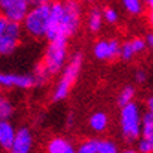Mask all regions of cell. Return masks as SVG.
Masks as SVG:
<instances>
[{"label": "cell", "instance_id": "obj_1", "mask_svg": "<svg viewBox=\"0 0 153 153\" xmlns=\"http://www.w3.org/2000/svg\"><path fill=\"white\" fill-rule=\"evenodd\" d=\"M83 21L80 0H51V19L45 39H70L79 33Z\"/></svg>", "mask_w": 153, "mask_h": 153}, {"label": "cell", "instance_id": "obj_2", "mask_svg": "<svg viewBox=\"0 0 153 153\" xmlns=\"http://www.w3.org/2000/svg\"><path fill=\"white\" fill-rule=\"evenodd\" d=\"M69 39H52L48 41L44 56L37 65L34 77L37 80V86L59 74L65 68L69 59Z\"/></svg>", "mask_w": 153, "mask_h": 153}, {"label": "cell", "instance_id": "obj_3", "mask_svg": "<svg viewBox=\"0 0 153 153\" xmlns=\"http://www.w3.org/2000/svg\"><path fill=\"white\" fill-rule=\"evenodd\" d=\"M142 118H143V110L136 101H131L120 107L118 131L121 139L124 140L125 145L128 146L136 145L142 131Z\"/></svg>", "mask_w": 153, "mask_h": 153}, {"label": "cell", "instance_id": "obj_4", "mask_svg": "<svg viewBox=\"0 0 153 153\" xmlns=\"http://www.w3.org/2000/svg\"><path fill=\"white\" fill-rule=\"evenodd\" d=\"M83 62H84V56L82 52H74V53H72L69 56L65 68L59 73L60 74L59 80L55 84L53 91H52V100L55 102L63 101L65 98H68L72 87L79 79L82 68H83Z\"/></svg>", "mask_w": 153, "mask_h": 153}, {"label": "cell", "instance_id": "obj_5", "mask_svg": "<svg viewBox=\"0 0 153 153\" xmlns=\"http://www.w3.org/2000/svg\"><path fill=\"white\" fill-rule=\"evenodd\" d=\"M49 19H51V1L31 6L24 20L21 21L23 31L28 37L42 39L47 37Z\"/></svg>", "mask_w": 153, "mask_h": 153}, {"label": "cell", "instance_id": "obj_6", "mask_svg": "<svg viewBox=\"0 0 153 153\" xmlns=\"http://www.w3.org/2000/svg\"><path fill=\"white\" fill-rule=\"evenodd\" d=\"M23 33L21 24L10 21L0 14V56L11 55L19 48Z\"/></svg>", "mask_w": 153, "mask_h": 153}, {"label": "cell", "instance_id": "obj_7", "mask_svg": "<svg viewBox=\"0 0 153 153\" xmlns=\"http://www.w3.org/2000/svg\"><path fill=\"white\" fill-rule=\"evenodd\" d=\"M76 152L79 153H118L120 152V146L115 140L110 139V138H102V136H93V138H87V139L82 140Z\"/></svg>", "mask_w": 153, "mask_h": 153}, {"label": "cell", "instance_id": "obj_8", "mask_svg": "<svg viewBox=\"0 0 153 153\" xmlns=\"http://www.w3.org/2000/svg\"><path fill=\"white\" fill-rule=\"evenodd\" d=\"M121 42L115 38H104L94 42L93 55L97 60L101 62H111V60L120 58Z\"/></svg>", "mask_w": 153, "mask_h": 153}, {"label": "cell", "instance_id": "obj_9", "mask_svg": "<svg viewBox=\"0 0 153 153\" xmlns=\"http://www.w3.org/2000/svg\"><path fill=\"white\" fill-rule=\"evenodd\" d=\"M30 7L31 4L27 0H1L0 1V14L10 21L21 24Z\"/></svg>", "mask_w": 153, "mask_h": 153}, {"label": "cell", "instance_id": "obj_10", "mask_svg": "<svg viewBox=\"0 0 153 153\" xmlns=\"http://www.w3.org/2000/svg\"><path fill=\"white\" fill-rule=\"evenodd\" d=\"M37 86L34 74L0 73V88H20L28 90Z\"/></svg>", "mask_w": 153, "mask_h": 153}, {"label": "cell", "instance_id": "obj_11", "mask_svg": "<svg viewBox=\"0 0 153 153\" xmlns=\"http://www.w3.org/2000/svg\"><path fill=\"white\" fill-rule=\"evenodd\" d=\"M135 146L139 153H153V117L148 111H143L142 131Z\"/></svg>", "mask_w": 153, "mask_h": 153}, {"label": "cell", "instance_id": "obj_12", "mask_svg": "<svg viewBox=\"0 0 153 153\" xmlns=\"http://www.w3.org/2000/svg\"><path fill=\"white\" fill-rule=\"evenodd\" d=\"M146 44L145 39L140 37H134L131 39H126L121 44L120 48V58L124 62H131L132 59H135L136 56L142 55L146 51Z\"/></svg>", "mask_w": 153, "mask_h": 153}, {"label": "cell", "instance_id": "obj_13", "mask_svg": "<svg viewBox=\"0 0 153 153\" xmlns=\"http://www.w3.org/2000/svg\"><path fill=\"white\" fill-rule=\"evenodd\" d=\"M34 148V135L30 128L23 126L16 131L13 145L10 148L11 153H30Z\"/></svg>", "mask_w": 153, "mask_h": 153}, {"label": "cell", "instance_id": "obj_14", "mask_svg": "<svg viewBox=\"0 0 153 153\" xmlns=\"http://www.w3.org/2000/svg\"><path fill=\"white\" fill-rule=\"evenodd\" d=\"M88 129L96 135H101L107 132L110 126V117L105 111H94L91 115L88 117L87 121Z\"/></svg>", "mask_w": 153, "mask_h": 153}, {"label": "cell", "instance_id": "obj_15", "mask_svg": "<svg viewBox=\"0 0 153 153\" xmlns=\"http://www.w3.org/2000/svg\"><path fill=\"white\" fill-rule=\"evenodd\" d=\"M48 153H74L76 152V146L72 140L63 136H53L48 140L47 149Z\"/></svg>", "mask_w": 153, "mask_h": 153}, {"label": "cell", "instance_id": "obj_16", "mask_svg": "<svg viewBox=\"0 0 153 153\" xmlns=\"http://www.w3.org/2000/svg\"><path fill=\"white\" fill-rule=\"evenodd\" d=\"M16 128L9 120H0V149L9 150L16 136Z\"/></svg>", "mask_w": 153, "mask_h": 153}, {"label": "cell", "instance_id": "obj_17", "mask_svg": "<svg viewBox=\"0 0 153 153\" xmlns=\"http://www.w3.org/2000/svg\"><path fill=\"white\" fill-rule=\"evenodd\" d=\"M86 25L87 30L91 34H98L102 30L104 25V17H102V10L98 7H93L90 9L87 14V19H86Z\"/></svg>", "mask_w": 153, "mask_h": 153}, {"label": "cell", "instance_id": "obj_18", "mask_svg": "<svg viewBox=\"0 0 153 153\" xmlns=\"http://www.w3.org/2000/svg\"><path fill=\"white\" fill-rule=\"evenodd\" d=\"M121 6L125 13L132 17H140L146 11L145 0H121Z\"/></svg>", "mask_w": 153, "mask_h": 153}, {"label": "cell", "instance_id": "obj_19", "mask_svg": "<svg viewBox=\"0 0 153 153\" xmlns=\"http://www.w3.org/2000/svg\"><path fill=\"white\" fill-rule=\"evenodd\" d=\"M135 97H136V88H135V86L126 84L117 94V105L122 107L131 101H135Z\"/></svg>", "mask_w": 153, "mask_h": 153}, {"label": "cell", "instance_id": "obj_20", "mask_svg": "<svg viewBox=\"0 0 153 153\" xmlns=\"http://www.w3.org/2000/svg\"><path fill=\"white\" fill-rule=\"evenodd\" d=\"M13 112H14V107L11 104V101L6 96L0 94V120H10Z\"/></svg>", "mask_w": 153, "mask_h": 153}, {"label": "cell", "instance_id": "obj_21", "mask_svg": "<svg viewBox=\"0 0 153 153\" xmlns=\"http://www.w3.org/2000/svg\"><path fill=\"white\" fill-rule=\"evenodd\" d=\"M102 17H104V23L114 25V24H117L120 21V11L115 7L108 6L105 9H102Z\"/></svg>", "mask_w": 153, "mask_h": 153}, {"label": "cell", "instance_id": "obj_22", "mask_svg": "<svg viewBox=\"0 0 153 153\" xmlns=\"http://www.w3.org/2000/svg\"><path fill=\"white\" fill-rule=\"evenodd\" d=\"M134 79L138 84H142L148 80V72L145 69H136L134 73Z\"/></svg>", "mask_w": 153, "mask_h": 153}, {"label": "cell", "instance_id": "obj_23", "mask_svg": "<svg viewBox=\"0 0 153 153\" xmlns=\"http://www.w3.org/2000/svg\"><path fill=\"white\" fill-rule=\"evenodd\" d=\"M143 39H145V44H146V48L153 51V31H149L143 37Z\"/></svg>", "mask_w": 153, "mask_h": 153}, {"label": "cell", "instance_id": "obj_24", "mask_svg": "<svg viewBox=\"0 0 153 153\" xmlns=\"http://www.w3.org/2000/svg\"><path fill=\"white\" fill-rule=\"evenodd\" d=\"M145 111H148L149 114L153 117V94L146 98V102H145Z\"/></svg>", "mask_w": 153, "mask_h": 153}, {"label": "cell", "instance_id": "obj_25", "mask_svg": "<svg viewBox=\"0 0 153 153\" xmlns=\"http://www.w3.org/2000/svg\"><path fill=\"white\" fill-rule=\"evenodd\" d=\"M27 1L31 6H34V4H41V3H49L51 0H27Z\"/></svg>", "mask_w": 153, "mask_h": 153}, {"label": "cell", "instance_id": "obj_26", "mask_svg": "<svg viewBox=\"0 0 153 153\" xmlns=\"http://www.w3.org/2000/svg\"><path fill=\"white\" fill-rule=\"evenodd\" d=\"M145 3H146V9L149 11H153V0H145Z\"/></svg>", "mask_w": 153, "mask_h": 153}, {"label": "cell", "instance_id": "obj_27", "mask_svg": "<svg viewBox=\"0 0 153 153\" xmlns=\"http://www.w3.org/2000/svg\"><path fill=\"white\" fill-rule=\"evenodd\" d=\"M149 24L153 28V11H149Z\"/></svg>", "mask_w": 153, "mask_h": 153}, {"label": "cell", "instance_id": "obj_28", "mask_svg": "<svg viewBox=\"0 0 153 153\" xmlns=\"http://www.w3.org/2000/svg\"><path fill=\"white\" fill-rule=\"evenodd\" d=\"M84 3H94V1H96V0H83Z\"/></svg>", "mask_w": 153, "mask_h": 153}, {"label": "cell", "instance_id": "obj_29", "mask_svg": "<svg viewBox=\"0 0 153 153\" xmlns=\"http://www.w3.org/2000/svg\"><path fill=\"white\" fill-rule=\"evenodd\" d=\"M0 1H1V0H0Z\"/></svg>", "mask_w": 153, "mask_h": 153}]
</instances>
